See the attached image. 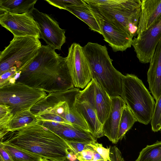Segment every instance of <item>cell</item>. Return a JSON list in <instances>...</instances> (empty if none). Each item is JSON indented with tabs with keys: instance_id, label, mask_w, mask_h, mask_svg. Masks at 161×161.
Returning a JSON list of instances; mask_svg holds the SVG:
<instances>
[{
	"instance_id": "6da1fadb",
	"label": "cell",
	"mask_w": 161,
	"mask_h": 161,
	"mask_svg": "<svg viewBox=\"0 0 161 161\" xmlns=\"http://www.w3.org/2000/svg\"><path fill=\"white\" fill-rule=\"evenodd\" d=\"M16 82L48 93L75 87L65 58L48 45H42L31 62L18 72Z\"/></svg>"
},
{
	"instance_id": "7a4b0ae2",
	"label": "cell",
	"mask_w": 161,
	"mask_h": 161,
	"mask_svg": "<svg viewBox=\"0 0 161 161\" xmlns=\"http://www.w3.org/2000/svg\"><path fill=\"white\" fill-rule=\"evenodd\" d=\"M0 142L53 161H64L70 149L65 140L38 123L8 132Z\"/></svg>"
},
{
	"instance_id": "3957f363",
	"label": "cell",
	"mask_w": 161,
	"mask_h": 161,
	"mask_svg": "<svg viewBox=\"0 0 161 161\" xmlns=\"http://www.w3.org/2000/svg\"><path fill=\"white\" fill-rule=\"evenodd\" d=\"M79 88L48 93L31 109L39 121H50L78 126L87 131L85 120L75 106Z\"/></svg>"
},
{
	"instance_id": "277c9868",
	"label": "cell",
	"mask_w": 161,
	"mask_h": 161,
	"mask_svg": "<svg viewBox=\"0 0 161 161\" xmlns=\"http://www.w3.org/2000/svg\"><path fill=\"white\" fill-rule=\"evenodd\" d=\"M82 49L95 80L110 96H121L124 75L113 65L105 45L88 42Z\"/></svg>"
},
{
	"instance_id": "5b68a950",
	"label": "cell",
	"mask_w": 161,
	"mask_h": 161,
	"mask_svg": "<svg viewBox=\"0 0 161 161\" xmlns=\"http://www.w3.org/2000/svg\"><path fill=\"white\" fill-rule=\"evenodd\" d=\"M120 96L137 121L145 125L151 122L156 102L141 79L133 74L124 75Z\"/></svg>"
},
{
	"instance_id": "8992f818",
	"label": "cell",
	"mask_w": 161,
	"mask_h": 161,
	"mask_svg": "<svg viewBox=\"0 0 161 161\" xmlns=\"http://www.w3.org/2000/svg\"><path fill=\"white\" fill-rule=\"evenodd\" d=\"M101 15L116 20L133 37L136 33L141 0H83Z\"/></svg>"
},
{
	"instance_id": "52a82bcc",
	"label": "cell",
	"mask_w": 161,
	"mask_h": 161,
	"mask_svg": "<svg viewBox=\"0 0 161 161\" xmlns=\"http://www.w3.org/2000/svg\"><path fill=\"white\" fill-rule=\"evenodd\" d=\"M39 39L33 36H14L0 53V75L12 68H16L18 73L29 64L42 46Z\"/></svg>"
},
{
	"instance_id": "ba28073f",
	"label": "cell",
	"mask_w": 161,
	"mask_h": 161,
	"mask_svg": "<svg viewBox=\"0 0 161 161\" xmlns=\"http://www.w3.org/2000/svg\"><path fill=\"white\" fill-rule=\"evenodd\" d=\"M45 91L19 82L7 84L0 87V104L8 106L14 114L31 110L47 95Z\"/></svg>"
},
{
	"instance_id": "9c48e42d",
	"label": "cell",
	"mask_w": 161,
	"mask_h": 161,
	"mask_svg": "<svg viewBox=\"0 0 161 161\" xmlns=\"http://www.w3.org/2000/svg\"><path fill=\"white\" fill-rule=\"evenodd\" d=\"M90 8L99 25L104 40L114 52H123L131 47L133 37L123 26L115 20L103 16Z\"/></svg>"
},
{
	"instance_id": "30bf717a",
	"label": "cell",
	"mask_w": 161,
	"mask_h": 161,
	"mask_svg": "<svg viewBox=\"0 0 161 161\" xmlns=\"http://www.w3.org/2000/svg\"><path fill=\"white\" fill-rule=\"evenodd\" d=\"M65 59L74 87L85 88L92 80V76L82 47L79 44L72 43Z\"/></svg>"
},
{
	"instance_id": "8fae6325",
	"label": "cell",
	"mask_w": 161,
	"mask_h": 161,
	"mask_svg": "<svg viewBox=\"0 0 161 161\" xmlns=\"http://www.w3.org/2000/svg\"><path fill=\"white\" fill-rule=\"evenodd\" d=\"M40 31V39L55 50H61L66 42L65 31L59 26L58 23L49 15L34 8L31 13Z\"/></svg>"
},
{
	"instance_id": "7c38bea8",
	"label": "cell",
	"mask_w": 161,
	"mask_h": 161,
	"mask_svg": "<svg viewBox=\"0 0 161 161\" xmlns=\"http://www.w3.org/2000/svg\"><path fill=\"white\" fill-rule=\"evenodd\" d=\"M77 96L90 103L103 125L108 117L111 105V97L105 90L95 80L92 79Z\"/></svg>"
},
{
	"instance_id": "4fadbf2b",
	"label": "cell",
	"mask_w": 161,
	"mask_h": 161,
	"mask_svg": "<svg viewBox=\"0 0 161 161\" xmlns=\"http://www.w3.org/2000/svg\"><path fill=\"white\" fill-rule=\"evenodd\" d=\"M0 24L12 33L14 36H33L40 39L39 30L30 13L6 12L0 14Z\"/></svg>"
},
{
	"instance_id": "5bb4252c",
	"label": "cell",
	"mask_w": 161,
	"mask_h": 161,
	"mask_svg": "<svg viewBox=\"0 0 161 161\" xmlns=\"http://www.w3.org/2000/svg\"><path fill=\"white\" fill-rule=\"evenodd\" d=\"M161 36V18L146 31L133 39L132 46L139 61L149 63Z\"/></svg>"
},
{
	"instance_id": "9a60e30c",
	"label": "cell",
	"mask_w": 161,
	"mask_h": 161,
	"mask_svg": "<svg viewBox=\"0 0 161 161\" xmlns=\"http://www.w3.org/2000/svg\"><path fill=\"white\" fill-rule=\"evenodd\" d=\"M38 123L56 134L66 141L90 143L96 141L88 131L78 126L50 121H39Z\"/></svg>"
},
{
	"instance_id": "2e32d148",
	"label": "cell",
	"mask_w": 161,
	"mask_h": 161,
	"mask_svg": "<svg viewBox=\"0 0 161 161\" xmlns=\"http://www.w3.org/2000/svg\"><path fill=\"white\" fill-rule=\"evenodd\" d=\"M111 105L108 118L103 125L104 136L113 143L118 142V136L122 113L125 103L119 95L111 97Z\"/></svg>"
},
{
	"instance_id": "e0dca14e",
	"label": "cell",
	"mask_w": 161,
	"mask_h": 161,
	"mask_svg": "<svg viewBox=\"0 0 161 161\" xmlns=\"http://www.w3.org/2000/svg\"><path fill=\"white\" fill-rule=\"evenodd\" d=\"M137 36L146 31L161 18V0H142Z\"/></svg>"
},
{
	"instance_id": "ac0fdd59",
	"label": "cell",
	"mask_w": 161,
	"mask_h": 161,
	"mask_svg": "<svg viewBox=\"0 0 161 161\" xmlns=\"http://www.w3.org/2000/svg\"><path fill=\"white\" fill-rule=\"evenodd\" d=\"M147 72V81L153 97L157 101L161 94V36Z\"/></svg>"
},
{
	"instance_id": "d6986e66",
	"label": "cell",
	"mask_w": 161,
	"mask_h": 161,
	"mask_svg": "<svg viewBox=\"0 0 161 161\" xmlns=\"http://www.w3.org/2000/svg\"><path fill=\"white\" fill-rule=\"evenodd\" d=\"M77 96L75 107L86 123L89 132L95 138L104 136L103 125L99 121L94 108L89 102Z\"/></svg>"
},
{
	"instance_id": "ffe728a7",
	"label": "cell",
	"mask_w": 161,
	"mask_h": 161,
	"mask_svg": "<svg viewBox=\"0 0 161 161\" xmlns=\"http://www.w3.org/2000/svg\"><path fill=\"white\" fill-rule=\"evenodd\" d=\"M37 0H0V14L31 13Z\"/></svg>"
},
{
	"instance_id": "44dd1931",
	"label": "cell",
	"mask_w": 161,
	"mask_h": 161,
	"mask_svg": "<svg viewBox=\"0 0 161 161\" xmlns=\"http://www.w3.org/2000/svg\"><path fill=\"white\" fill-rule=\"evenodd\" d=\"M65 10L69 11L84 22L91 30L102 34L96 18L89 5L86 3L81 6L68 7Z\"/></svg>"
},
{
	"instance_id": "7402d4cb",
	"label": "cell",
	"mask_w": 161,
	"mask_h": 161,
	"mask_svg": "<svg viewBox=\"0 0 161 161\" xmlns=\"http://www.w3.org/2000/svg\"><path fill=\"white\" fill-rule=\"evenodd\" d=\"M39 121L31 110L16 112L7 126L8 131H13L23 127L36 124Z\"/></svg>"
},
{
	"instance_id": "603a6c76",
	"label": "cell",
	"mask_w": 161,
	"mask_h": 161,
	"mask_svg": "<svg viewBox=\"0 0 161 161\" xmlns=\"http://www.w3.org/2000/svg\"><path fill=\"white\" fill-rule=\"evenodd\" d=\"M0 145L10 155L14 161H41L42 158L8 143L0 142Z\"/></svg>"
},
{
	"instance_id": "cb8c5ba5",
	"label": "cell",
	"mask_w": 161,
	"mask_h": 161,
	"mask_svg": "<svg viewBox=\"0 0 161 161\" xmlns=\"http://www.w3.org/2000/svg\"><path fill=\"white\" fill-rule=\"evenodd\" d=\"M137 120L129 107L124 108L119 125L118 140H121Z\"/></svg>"
},
{
	"instance_id": "d4e9b609",
	"label": "cell",
	"mask_w": 161,
	"mask_h": 161,
	"mask_svg": "<svg viewBox=\"0 0 161 161\" xmlns=\"http://www.w3.org/2000/svg\"><path fill=\"white\" fill-rule=\"evenodd\" d=\"M135 161H161V141L147 145L140 152Z\"/></svg>"
},
{
	"instance_id": "484cf974",
	"label": "cell",
	"mask_w": 161,
	"mask_h": 161,
	"mask_svg": "<svg viewBox=\"0 0 161 161\" xmlns=\"http://www.w3.org/2000/svg\"><path fill=\"white\" fill-rule=\"evenodd\" d=\"M14 115L8 106L5 104H0V139L8 132L7 126Z\"/></svg>"
},
{
	"instance_id": "4316f807",
	"label": "cell",
	"mask_w": 161,
	"mask_h": 161,
	"mask_svg": "<svg viewBox=\"0 0 161 161\" xmlns=\"http://www.w3.org/2000/svg\"><path fill=\"white\" fill-rule=\"evenodd\" d=\"M152 130L157 132L161 129V94L156 102L153 116L151 121Z\"/></svg>"
},
{
	"instance_id": "83f0119b",
	"label": "cell",
	"mask_w": 161,
	"mask_h": 161,
	"mask_svg": "<svg viewBox=\"0 0 161 161\" xmlns=\"http://www.w3.org/2000/svg\"><path fill=\"white\" fill-rule=\"evenodd\" d=\"M48 3L60 9L69 7L81 6L86 3L83 0H45Z\"/></svg>"
},
{
	"instance_id": "f1b7e54d",
	"label": "cell",
	"mask_w": 161,
	"mask_h": 161,
	"mask_svg": "<svg viewBox=\"0 0 161 161\" xmlns=\"http://www.w3.org/2000/svg\"><path fill=\"white\" fill-rule=\"evenodd\" d=\"M18 71L16 68H12L0 75V87L7 84L16 81Z\"/></svg>"
},
{
	"instance_id": "f546056e",
	"label": "cell",
	"mask_w": 161,
	"mask_h": 161,
	"mask_svg": "<svg viewBox=\"0 0 161 161\" xmlns=\"http://www.w3.org/2000/svg\"><path fill=\"white\" fill-rule=\"evenodd\" d=\"M88 145L100 154L104 160H110V147L106 148L102 144L99 143L96 141L92 142Z\"/></svg>"
},
{
	"instance_id": "4dcf8cb0",
	"label": "cell",
	"mask_w": 161,
	"mask_h": 161,
	"mask_svg": "<svg viewBox=\"0 0 161 161\" xmlns=\"http://www.w3.org/2000/svg\"><path fill=\"white\" fill-rule=\"evenodd\" d=\"M70 150L76 155L83 150L90 148L89 143L73 141H66Z\"/></svg>"
},
{
	"instance_id": "1f68e13d",
	"label": "cell",
	"mask_w": 161,
	"mask_h": 161,
	"mask_svg": "<svg viewBox=\"0 0 161 161\" xmlns=\"http://www.w3.org/2000/svg\"><path fill=\"white\" fill-rule=\"evenodd\" d=\"M94 149L91 147L86 149L76 155L80 161H93L94 158Z\"/></svg>"
},
{
	"instance_id": "d6a6232c",
	"label": "cell",
	"mask_w": 161,
	"mask_h": 161,
	"mask_svg": "<svg viewBox=\"0 0 161 161\" xmlns=\"http://www.w3.org/2000/svg\"><path fill=\"white\" fill-rule=\"evenodd\" d=\"M110 160H101L98 161H125L121 153L119 148L116 146L110 147Z\"/></svg>"
},
{
	"instance_id": "836d02e7",
	"label": "cell",
	"mask_w": 161,
	"mask_h": 161,
	"mask_svg": "<svg viewBox=\"0 0 161 161\" xmlns=\"http://www.w3.org/2000/svg\"><path fill=\"white\" fill-rule=\"evenodd\" d=\"M0 161H14L10 155L0 145Z\"/></svg>"
},
{
	"instance_id": "e575fe53",
	"label": "cell",
	"mask_w": 161,
	"mask_h": 161,
	"mask_svg": "<svg viewBox=\"0 0 161 161\" xmlns=\"http://www.w3.org/2000/svg\"><path fill=\"white\" fill-rule=\"evenodd\" d=\"M93 153L94 158L93 161H98L104 160L101 155L94 149Z\"/></svg>"
},
{
	"instance_id": "d590c367",
	"label": "cell",
	"mask_w": 161,
	"mask_h": 161,
	"mask_svg": "<svg viewBox=\"0 0 161 161\" xmlns=\"http://www.w3.org/2000/svg\"><path fill=\"white\" fill-rule=\"evenodd\" d=\"M64 161H80V160L77 158H75V159H72V160H70L69 159L67 158L65 159Z\"/></svg>"
},
{
	"instance_id": "8d00e7d4",
	"label": "cell",
	"mask_w": 161,
	"mask_h": 161,
	"mask_svg": "<svg viewBox=\"0 0 161 161\" xmlns=\"http://www.w3.org/2000/svg\"><path fill=\"white\" fill-rule=\"evenodd\" d=\"M41 161H53L52 160L47 159L44 158H42Z\"/></svg>"
},
{
	"instance_id": "74e56055",
	"label": "cell",
	"mask_w": 161,
	"mask_h": 161,
	"mask_svg": "<svg viewBox=\"0 0 161 161\" xmlns=\"http://www.w3.org/2000/svg\"><path fill=\"white\" fill-rule=\"evenodd\" d=\"M160 130V131H161V129Z\"/></svg>"
}]
</instances>
